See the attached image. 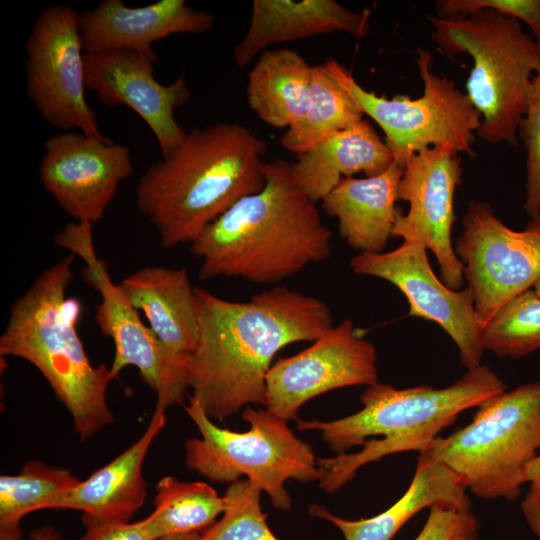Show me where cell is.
I'll list each match as a JSON object with an SVG mask.
<instances>
[{"mask_svg":"<svg viewBox=\"0 0 540 540\" xmlns=\"http://www.w3.org/2000/svg\"><path fill=\"white\" fill-rule=\"evenodd\" d=\"M197 343L189 374L191 397L212 419L243 407L266 406V377L285 346L315 340L333 326L321 299L274 286L246 301L195 288Z\"/></svg>","mask_w":540,"mask_h":540,"instance_id":"cell-1","label":"cell"},{"mask_svg":"<svg viewBox=\"0 0 540 540\" xmlns=\"http://www.w3.org/2000/svg\"><path fill=\"white\" fill-rule=\"evenodd\" d=\"M202 280L240 278L275 284L331 253V232L316 203L295 184L291 163H265V185L245 196L190 244Z\"/></svg>","mask_w":540,"mask_h":540,"instance_id":"cell-2","label":"cell"},{"mask_svg":"<svg viewBox=\"0 0 540 540\" xmlns=\"http://www.w3.org/2000/svg\"><path fill=\"white\" fill-rule=\"evenodd\" d=\"M265 142L238 123L195 128L140 177L136 205L163 247L192 243L219 216L265 185Z\"/></svg>","mask_w":540,"mask_h":540,"instance_id":"cell-3","label":"cell"},{"mask_svg":"<svg viewBox=\"0 0 540 540\" xmlns=\"http://www.w3.org/2000/svg\"><path fill=\"white\" fill-rule=\"evenodd\" d=\"M506 391L488 366L479 365L445 388L398 389L388 384L367 386L363 408L333 420H301L298 430H316L337 455L318 458L319 487L333 493L353 479L365 464L387 455L425 451L445 428L470 408Z\"/></svg>","mask_w":540,"mask_h":540,"instance_id":"cell-4","label":"cell"},{"mask_svg":"<svg viewBox=\"0 0 540 540\" xmlns=\"http://www.w3.org/2000/svg\"><path fill=\"white\" fill-rule=\"evenodd\" d=\"M73 260L70 254L45 269L13 302L0 354L24 359L39 370L84 442L114 421L106 396L114 379L106 365L91 364L79 336L81 305L67 295Z\"/></svg>","mask_w":540,"mask_h":540,"instance_id":"cell-5","label":"cell"},{"mask_svg":"<svg viewBox=\"0 0 540 540\" xmlns=\"http://www.w3.org/2000/svg\"><path fill=\"white\" fill-rule=\"evenodd\" d=\"M428 19L431 38L444 53L473 59L466 95L481 115L477 136L516 147L532 81L540 69V45L518 20L491 9Z\"/></svg>","mask_w":540,"mask_h":540,"instance_id":"cell-6","label":"cell"},{"mask_svg":"<svg viewBox=\"0 0 540 540\" xmlns=\"http://www.w3.org/2000/svg\"><path fill=\"white\" fill-rule=\"evenodd\" d=\"M540 450V381L504 391L478 407L472 421L423 452L483 499L515 500Z\"/></svg>","mask_w":540,"mask_h":540,"instance_id":"cell-7","label":"cell"},{"mask_svg":"<svg viewBox=\"0 0 540 540\" xmlns=\"http://www.w3.org/2000/svg\"><path fill=\"white\" fill-rule=\"evenodd\" d=\"M188 399L184 409L201 434L185 442V463L190 469L213 482L233 483L246 476L282 511H289L292 504L287 480L318 481V457L285 419L247 406L242 418L250 428L236 432L217 426L194 398Z\"/></svg>","mask_w":540,"mask_h":540,"instance_id":"cell-8","label":"cell"},{"mask_svg":"<svg viewBox=\"0 0 540 540\" xmlns=\"http://www.w3.org/2000/svg\"><path fill=\"white\" fill-rule=\"evenodd\" d=\"M416 63L423 82V94L416 99H388L367 91L335 59L323 66L354 97L363 114L381 127L401 166L409 156L432 147H449L473 156L481 115L452 79L433 71L429 51L419 49Z\"/></svg>","mask_w":540,"mask_h":540,"instance_id":"cell-9","label":"cell"},{"mask_svg":"<svg viewBox=\"0 0 540 540\" xmlns=\"http://www.w3.org/2000/svg\"><path fill=\"white\" fill-rule=\"evenodd\" d=\"M87 222L67 224L55 237V243L79 256L86 264L85 278L101 298L95 320L100 331L112 339L115 354L110 374L113 379L127 366L138 369L142 380L156 393V406L164 410L183 402L189 389L191 356L170 352L139 317L118 284H114L107 266L98 258Z\"/></svg>","mask_w":540,"mask_h":540,"instance_id":"cell-10","label":"cell"},{"mask_svg":"<svg viewBox=\"0 0 540 540\" xmlns=\"http://www.w3.org/2000/svg\"><path fill=\"white\" fill-rule=\"evenodd\" d=\"M462 224L454 249L484 326L540 280V214L518 231L504 224L488 203L472 200Z\"/></svg>","mask_w":540,"mask_h":540,"instance_id":"cell-11","label":"cell"},{"mask_svg":"<svg viewBox=\"0 0 540 540\" xmlns=\"http://www.w3.org/2000/svg\"><path fill=\"white\" fill-rule=\"evenodd\" d=\"M25 47L26 91L40 116L64 131L104 136L85 97L80 13L49 6L36 19Z\"/></svg>","mask_w":540,"mask_h":540,"instance_id":"cell-12","label":"cell"},{"mask_svg":"<svg viewBox=\"0 0 540 540\" xmlns=\"http://www.w3.org/2000/svg\"><path fill=\"white\" fill-rule=\"evenodd\" d=\"M350 267L358 275L396 286L409 303L410 316L437 323L451 337L467 370L481 365L483 325L474 296L468 287H447L433 272L423 245L403 241L389 252H360L351 258Z\"/></svg>","mask_w":540,"mask_h":540,"instance_id":"cell-13","label":"cell"},{"mask_svg":"<svg viewBox=\"0 0 540 540\" xmlns=\"http://www.w3.org/2000/svg\"><path fill=\"white\" fill-rule=\"evenodd\" d=\"M377 382L376 348L346 318L305 350L271 366L265 407L286 421L292 420L304 403L320 394Z\"/></svg>","mask_w":540,"mask_h":540,"instance_id":"cell-14","label":"cell"},{"mask_svg":"<svg viewBox=\"0 0 540 540\" xmlns=\"http://www.w3.org/2000/svg\"><path fill=\"white\" fill-rule=\"evenodd\" d=\"M461 176V158L452 148L432 147L409 156L399 184V199L408 202L409 209L406 214L399 211L392 232V237L431 250L442 282L453 290H460L465 281L451 240L454 195Z\"/></svg>","mask_w":540,"mask_h":540,"instance_id":"cell-15","label":"cell"},{"mask_svg":"<svg viewBox=\"0 0 540 540\" xmlns=\"http://www.w3.org/2000/svg\"><path fill=\"white\" fill-rule=\"evenodd\" d=\"M133 170L127 146L105 136L64 131L45 142L40 180L76 222L94 224Z\"/></svg>","mask_w":540,"mask_h":540,"instance_id":"cell-16","label":"cell"},{"mask_svg":"<svg viewBox=\"0 0 540 540\" xmlns=\"http://www.w3.org/2000/svg\"><path fill=\"white\" fill-rule=\"evenodd\" d=\"M85 83L103 104L126 105L138 114L154 134L162 157L184 141L187 132L174 117L175 110L191 100L183 74L164 85L155 78L148 57L115 49L85 53Z\"/></svg>","mask_w":540,"mask_h":540,"instance_id":"cell-17","label":"cell"},{"mask_svg":"<svg viewBox=\"0 0 540 540\" xmlns=\"http://www.w3.org/2000/svg\"><path fill=\"white\" fill-rule=\"evenodd\" d=\"M215 15L191 8L184 0H160L128 7L121 0H102L80 13V33L85 53L124 49L138 52L156 63L152 44L173 34H200L211 30Z\"/></svg>","mask_w":540,"mask_h":540,"instance_id":"cell-18","label":"cell"},{"mask_svg":"<svg viewBox=\"0 0 540 540\" xmlns=\"http://www.w3.org/2000/svg\"><path fill=\"white\" fill-rule=\"evenodd\" d=\"M165 411L156 406L146 430L131 446L85 480L53 495L44 509H73L97 521L129 522L147 495L142 468L165 426Z\"/></svg>","mask_w":540,"mask_h":540,"instance_id":"cell-19","label":"cell"},{"mask_svg":"<svg viewBox=\"0 0 540 540\" xmlns=\"http://www.w3.org/2000/svg\"><path fill=\"white\" fill-rule=\"evenodd\" d=\"M369 15L335 0H254L247 32L234 49L235 63L244 68L269 45L320 34L345 32L365 38Z\"/></svg>","mask_w":540,"mask_h":540,"instance_id":"cell-20","label":"cell"},{"mask_svg":"<svg viewBox=\"0 0 540 540\" xmlns=\"http://www.w3.org/2000/svg\"><path fill=\"white\" fill-rule=\"evenodd\" d=\"M118 286L128 302L144 313L149 328L170 352L193 354L198 332L195 288L185 268L143 267Z\"/></svg>","mask_w":540,"mask_h":540,"instance_id":"cell-21","label":"cell"},{"mask_svg":"<svg viewBox=\"0 0 540 540\" xmlns=\"http://www.w3.org/2000/svg\"><path fill=\"white\" fill-rule=\"evenodd\" d=\"M404 167L394 163L383 173L343 178L321 201L326 213L338 220L341 237L354 249L381 253L399 210V184Z\"/></svg>","mask_w":540,"mask_h":540,"instance_id":"cell-22","label":"cell"},{"mask_svg":"<svg viewBox=\"0 0 540 540\" xmlns=\"http://www.w3.org/2000/svg\"><path fill=\"white\" fill-rule=\"evenodd\" d=\"M466 491V485L455 472L427 454L419 453L409 487L399 500L378 515L348 520L319 505H311L309 514L334 524L345 540H391L407 521L424 508L471 510Z\"/></svg>","mask_w":540,"mask_h":540,"instance_id":"cell-23","label":"cell"},{"mask_svg":"<svg viewBox=\"0 0 540 540\" xmlns=\"http://www.w3.org/2000/svg\"><path fill=\"white\" fill-rule=\"evenodd\" d=\"M394 155L366 120L339 131L298 154L291 163L295 184L313 202L322 201L346 177H366L386 171Z\"/></svg>","mask_w":540,"mask_h":540,"instance_id":"cell-24","label":"cell"},{"mask_svg":"<svg viewBox=\"0 0 540 540\" xmlns=\"http://www.w3.org/2000/svg\"><path fill=\"white\" fill-rule=\"evenodd\" d=\"M312 69L295 50H264L248 73L246 97L251 110L272 127L295 126L308 107Z\"/></svg>","mask_w":540,"mask_h":540,"instance_id":"cell-25","label":"cell"},{"mask_svg":"<svg viewBox=\"0 0 540 540\" xmlns=\"http://www.w3.org/2000/svg\"><path fill=\"white\" fill-rule=\"evenodd\" d=\"M154 510L140 520L152 540L210 528L225 510V498L205 482H187L173 476L155 486Z\"/></svg>","mask_w":540,"mask_h":540,"instance_id":"cell-26","label":"cell"},{"mask_svg":"<svg viewBox=\"0 0 540 540\" xmlns=\"http://www.w3.org/2000/svg\"><path fill=\"white\" fill-rule=\"evenodd\" d=\"M354 97L321 65L313 66L310 99L303 119L280 138L284 149L301 154L363 120Z\"/></svg>","mask_w":540,"mask_h":540,"instance_id":"cell-27","label":"cell"},{"mask_svg":"<svg viewBox=\"0 0 540 540\" xmlns=\"http://www.w3.org/2000/svg\"><path fill=\"white\" fill-rule=\"evenodd\" d=\"M79 481L68 469L40 461L27 462L17 475H1L0 540H22V518Z\"/></svg>","mask_w":540,"mask_h":540,"instance_id":"cell-28","label":"cell"},{"mask_svg":"<svg viewBox=\"0 0 540 540\" xmlns=\"http://www.w3.org/2000/svg\"><path fill=\"white\" fill-rule=\"evenodd\" d=\"M482 345L499 357L523 358L540 349V296L529 289L504 304L483 326Z\"/></svg>","mask_w":540,"mask_h":540,"instance_id":"cell-29","label":"cell"},{"mask_svg":"<svg viewBox=\"0 0 540 540\" xmlns=\"http://www.w3.org/2000/svg\"><path fill=\"white\" fill-rule=\"evenodd\" d=\"M261 490L249 480L230 483L225 510L199 540H279L270 530L260 504Z\"/></svg>","mask_w":540,"mask_h":540,"instance_id":"cell-30","label":"cell"},{"mask_svg":"<svg viewBox=\"0 0 540 540\" xmlns=\"http://www.w3.org/2000/svg\"><path fill=\"white\" fill-rule=\"evenodd\" d=\"M518 132L526 150L523 209L532 218L540 214V69L533 78L527 109Z\"/></svg>","mask_w":540,"mask_h":540,"instance_id":"cell-31","label":"cell"},{"mask_svg":"<svg viewBox=\"0 0 540 540\" xmlns=\"http://www.w3.org/2000/svg\"><path fill=\"white\" fill-rule=\"evenodd\" d=\"M491 9L525 22L540 45V0H441L436 2L437 17L465 16Z\"/></svg>","mask_w":540,"mask_h":540,"instance_id":"cell-32","label":"cell"},{"mask_svg":"<svg viewBox=\"0 0 540 540\" xmlns=\"http://www.w3.org/2000/svg\"><path fill=\"white\" fill-rule=\"evenodd\" d=\"M479 529V520L471 510L433 507L414 540H478Z\"/></svg>","mask_w":540,"mask_h":540,"instance_id":"cell-33","label":"cell"},{"mask_svg":"<svg viewBox=\"0 0 540 540\" xmlns=\"http://www.w3.org/2000/svg\"><path fill=\"white\" fill-rule=\"evenodd\" d=\"M86 531L80 540H152L141 521L104 522L82 517Z\"/></svg>","mask_w":540,"mask_h":540,"instance_id":"cell-34","label":"cell"},{"mask_svg":"<svg viewBox=\"0 0 540 540\" xmlns=\"http://www.w3.org/2000/svg\"><path fill=\"white\" fill-rule=\"evenodd\" d=\"M520 507L529 528L540 538V496L527 492Z\"/></svg>","mask_w":540,"mask_h":540,"instance_id":"cell-35","label":"cell"},{"mask_svg":"<svg viewBox=\"0 0 540 540\" xmlns=\"http://www.w3.org/2000/svg\"><path fill=\"white\" fill-rule=\"evenodd\" d=\"M525 482L529 483L528 492L540 496V454L528 467Z\"/></svg>","mask_w":540,"mask_h":540,"instance_id":"cell-36","label":"cell"},{"mask_svg":"<svg viewBox=\"0 0 540 540\" xmlns=\"http://www.w3.org/2000/svg\"><path fill=\"white\" fill-rule=\"evenodd\" d=\"M31 540H64L61 534L50 526H42L31 534Z\"/></svg>","mask_w":540,"mask_h":540,"instance_id":"cell-37","label":"cell"},{"mask_svg":"<svg viewBox=\"0 0 540 540\" xmlns=\"http://www.w3.org/2000/svg\"><path fill=\"white\" fill-rule=\"evenodd\" d=\"M201 533L191 532L167 536L158 540H199Z\"/></svg>","mask_w":540,"mask_h":540,"instance_id":"cell-38","label":"cell"},{"mask_svg":"<svg viewBox=\"0 0 540 540\" xmlns=\"http://www.w3.org/2000/svg\"><path fill=\"white\" fill-rule=\"evenodd\" d=\"M533 289L540 296V280L534 285Z\"/></svg>","mask_w":540,"mask_h":540,"instance_id":"cell-39","label":"cell"}]
</instances>
